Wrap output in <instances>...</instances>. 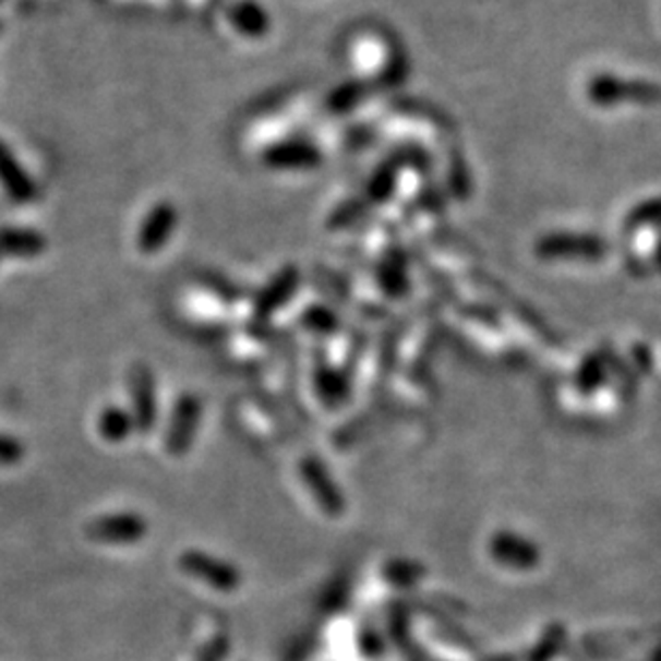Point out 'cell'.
Instances as JSON below:
<instances>
[{
  "label": "cell",
  "mask_w": 661,
  "mask_h": 661,
  "mask_svg": "<svg viewBox=\"0 0 661 661\" xmlns=\"http://www.w3.org/2000/svg\"><path fill=\"white\" fill-rule=\"evenodd\" d=\"M589 99L599 108L627 106H660L661 84L651 80L616 77L614 73H599L587 86Z\"/></svg>",
  "instance_id": "1"
},
{
  "label": "cell",
  "mask_w": 661,
  "mask_h": 661,
  "mask_svg": "<svg viewBox=\"0 0 661 661\" xmlns=\"http://www.w3.org/2000/svg\"><path fill=\"white\" fill-rule=\"evenodd\" d=\"M541 261L597 263L610 254V243L593 232H550L534 243Z\"/></svg>",
  "instance_id": "2"
},
{
  "label": "cell",
  "mask_w": 661,
  "mask_h": 661,
  "mask_svg": "<svg viewBox=\"0 0 661 661\" xmlns=\"http://www.w3.org/2000/svg\"><path fill=\"white\" fill-rule=\"evenodd\" d=\"M202 423V401L194 394H183L175 401L168 430H166V452L172 458H183L199 434Z\"/></svg>",
  "instance_id": "3"
},
{
  "label": "cell",
  "mask_w": 661,
  "mask_h": 661,
  "mask_svg": "<svg viewBox=\"0 0 661 661\" xmlns=\"http://www.w3.org/2000/svg\"><path fill=\"white\" fill-rule=\"evenodd\" d=\"M148 532V522L135 512L104 514L88 522L86 534L91 541L101 545H133L140 543Z\"/></svg>",
  "instance_id": "4"
},
{
  "label": "cell",
  "mask_w": 661,
  "mask_h": 661,
  "mask_svg": "<svg viewBox=\"0 0 661 661\" xmlns=\"http://www.w3.org/2000/svg\"><path fill=\"white\" fill-rule=\"evenodd\" d=\"M179 565L188 576L196 578L206 587H213L221 593H232L241 585V572L232 563L221 561V558L200 552V550L183 552Z\"/></svg>",
  "instance_id": "5"
},
{
  "label": "cell",
  "mask_w": 661,
  "mask_h": 661,
  "mask_svg": "<svg viewBox=\"0 0 661 661\" xmlns=\"http://www.w3.org/2000/svg\"><path fill=\"white\" fill-rule=\"evenodd\" d=\"M488 550L498 565L514 572H530L541 563V548L516 530H496Z\"/></svg>",
  "instance_id": "6"
},
{
  "label": "cell",
  "mask_w": 661,
  "mask_h": 661,
  "mask_svg": "<svg viewBox=\"0 0 661 661\" xmlns=\"http://www.w3.org/2000/svg\"><path fill=\"white\" fill-rule=\"evenodd\" d=\"M179 221V213L170 202H157L146 217L142 219L137 235H135V248L140 254H157L164 250V245L170 241L175 226Z\"/></svg>",
  "instance_id": "7"
},
{
  "label": "cell",
  "mask_w": 661,
  "mask_h": 661,
  "mask_svg": "<svg viewBox=\"0 0 661 661\" xmlns=\"http://www.w3.org/2000/svg\"><path fill=\"white\" fill-rule=\"evenodd\" d=\"M132 417L137 432H151L157 421V385L146 363H135L130 370Z\"/></svg>",
  "instance_id": "8"
},
{
  "label": "cell",
  "mask_w": 661,
  "mask_h": 661,
  "mask_svg": "<svg viewBox=\"0 0 661 661\" xmlns=\"http://www.w3.org/2000/svg\"><path fill=\"white\" fill-rule=\"evenodd\" d=\"M301 479L308 485L310 494L314 496V501L319 503V507L327 514V516H341L346 509V501L344 494L339 490V485L335 483V479L330 477L327 466L321 462L316 456L303 458L301 462Z\"/></svg>",
  "instance_id": "9"
},
{
  "label": "cell",
  "mask_w": 661,
  "mask_h": 661,
  "mask_svg": "<svg viewBox=\"0 0 661 661\" xmlns=\"http://www.w3.org/2000/svg\"><path fill=\"white\" fill-rule=\"evenodd\" d=\"M0 190L15 204H31L39 194L35 179L2 137H0Z\"/></svg>",
  "instance_id": "10"
},
{
  "label": "cell",
  "mask_w": 661,
  "mask_h": 661,
  "mask_svg": "<svg viewBox=\"0 0 661 661\" xmlns=\"http://www.w3.org/2000/svg\"><path fill=\"white\" fill-rule=\"evenodd\" d=\"M299 288V271L295 266H284L279 273H275L261 295L254 301V316L259 321H265L271 314H275L279 308H284L295 290Z\"/></svg>",
  "instance_id": "11"
},
{
  "label": "cell",
  "mask_w": 661,
  "mask_h": 661,
  "mask_svg": "<svg viewBox=\"0 0 661 661\" xmlns=\"http://www.w3.org/2000/svg\"><path fill=\"white\" fill-rule=\"evenodd\" d=\"M48 239L41 230L31 226H2L0 228V256L4 259H37L46 254Z\"/></svg>",
  "instance_id": "12"
},
{
  "label": "cell",
  "mask_w": 661,
  "mask_h": 661,
  "mask_svg": "<svg viewBox=\"0 0 661 661\" xmlns=\"http://www.w3.org/2000/svg\"><path fill=\"white\" fill-rule=\"evenodd\" d=\"M610 357L601 350H596L591 354H587L578 370H576V376H574V385H576V392L580 396H593L597 394L605 381H608V374H610Z\"/></svg>",
  "instance_id": "13"
},
{
  "label": "cell",
  "mask_w": 661,
  "mask_h": 661,
  "mask_svg": "<svg viewBox=\"0 0 661 661\" xmlns=\"http://www.w3.org/2000/svg\"><path fill=\"white\" fill-rule=\"evenodd\" d=\"M97 430L106 443H112V445L125 443L132 436V432H135L132 412L121 406H106L99 412Z\"/></svg>",
  "instance_id": "14"
},
{
  "label": "cell",
  "mask_w": 661,
  "mask_h": 661,
  "mask_svg": "<svg viewBox=\"0 0 661 661\" xmlns=\"http://www.w3.org/2000/svg\"><path fill=\"white\" fill-rule=\"evenodd\" d=\"M319 151L303 142L281 144L266 153V164L275 168H312L319 164Z\"/></svg>",
  "instance_id": "15"
},
{
  "label": "cell",
  "mask_w": 661,
  "mask_h": 661,
  "mask_svg": "<svg viewBox=\"0 0 661 661\" xmlns=\"http://www.w3.org/2000/svg\"><path fill=\"white\" fill-rule=\"evenodd\" d=\"M625 230L627 232H640L647 228H658L661 230V196L658 199L642 200L625 217Z\"/></svg>",
  "instance_id": "16"
},
{
  "label": "cell",
  "mask_w": 661,
  "mask_h": 661,
  "mask_svg": "<svg viewBox=\"0 0 661 661\" xmlns=\"http://www.w3.org/2000/svg\"><path fill=\"white\" fill-rule=\"evenodd\" d=\"M378 284L381 288L392 295V297H401L408 290V277H406V265L399 256L387 259L381 271H378Z\"/></svg>",
  "instance_id": "17"
},
{
  "label": "cell",
  "mask_w": 661,
  "mask_h": 661,
  "mask_svg": "<svg viewBox=\"0 0 661 661\" xmlns=\"http://www.w3.org/2000/svg\"><path fill=\"white\" fill-rule=\"evenodd\" d=\"M385 576L399 587H406V585H412L417 582L421 576H423V567L414 561H392L387 567H385Z\"/></svg>",
  "instance_id": "18"
},
{
  "label": "cell",
  "mask_w": 661,
  "mask_h": 661,
  "mask_svg": "<svg viewBox=\"0 0 661 661\" xmlns=\"http://www.w3.org/2000/svg\"><path fill=\"white\" fill-rule=\"evenodd\" d=\"M237 26L243 31V33H250V35H259L266 28L265 13L256 7V4H241L235 13H232Z\"/></svg>",
  "instance_id": "19"
},
{
  "label": "cell",
  "mask_w": 661,
  "mask_h": 661,
  "mask_svg": "<svg viewBox=\"0 0 661 661\" xmlns=\"http://www.w3.org/2000/svg\"><path fill=\"white\" fill-rule=\"evenodd\" d=\"M319 394L329 406L339 404L346 397V385H344L341 376L335 374L333 370H323L319 374Z\"/></svg>",
  "instance_id": "20"
},
{
  "label": "cell",
  "mask_w": 661,
  "mask_h": 661,
  "mask_svg": "<svg viewBox=\"0 0 661 661\" xmlns=\"http://www.w3.org/2000/svg\"><path fill=\"white\" fill-rule=\"evenodd\" d=\"M22 458L24 445L11 434H0V466H15Z\"/></svg>",
  "instance_id": "21"
},
{
  "label": "cell",
  "mask_w": 661,
  "mask_h": 661,
  "mask_svg": "<svg viewBox=\"0 0 661 661\" xmlns=\"http://www.w3.org/2000/svg\"><path fill=\"white\" fill-rule=\"evenodd\" d=\"M303 323L310 327V329L323 330V333H333L337 329V319L323 310V308H310L305 314H303Z\"/></svg>",
  "instance_id": "22"
},
{
  "label": "cell",
  "mask_w": 661,
  "mask_h": 661,
  "mask_svg": "<svg viewBox=\"0 0 661 661\" xmlns=\"http://www.w3.org/2000/svg\"><path fill=\"white\" fill-rule=\"evenodd\" d=\"M394 179H396V175H394L392 168L381 170L374 177V181L370 183V192H368L370 199L374 200V202H385V200L389 199V194L394 190Z\"/></svg>",
  "instance_id": "23"
},
{
  "label": "cell",
  "mask_w": 661,
  "mask_h": 661,
  "mask_svg": "<svg viewBox=\"0 0 661 661\" xmlns=\"http://www.w3.org/2000/svg\"><path fill=\"white\" fill-rule=\"evenodd\" d=\"M632 354L636 359V370H640L645 374L651 372V368H653V354H651V350L647 346H636Z\"/></svg>",
  "instance_id": "24"
},
{
  "label": "cell",
  "mask_w": 661,
  "mask_h": 661,
  "mask_svg": "<svg viewBox=\"0 0 661 661\" xmlns=\"http://www.w3.org/2000/svg\"><path fill=\"white\" fill-rule=\"evenodd\" d=\"M653 266H656L658 273H661V235L656 241V248H653Z\"/></svg>",
  "instance_id": "25"
},
{
  "label": "cell",
  "mask_w": 661,
  "mask_h": 661,
  "mask_svg": "<svg viewBox=\"0 0 661 661\" xmlns=\"http://www.w3.org/2000/svg\"><path fill=\"white\" fill-rule=\"evenodd\" d=\"M0 2H4V0H0Z\"/></svg>",
  "instance_id": "26"
}]
</instances>
